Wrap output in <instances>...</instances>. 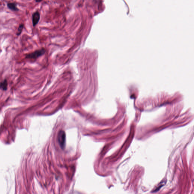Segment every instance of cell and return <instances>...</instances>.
I'll return each mask as SVG.
<instances>
[{"mask_svg":"<svg viewBox=\"0 0 194 194\" xmlns=\"http://www.w3.org/2000/svg\"><path fill=\"white\" fill-rule=\"evenodd\" d=\"M7 86H8V83H7V80L5 79L1 82V84H0V87L2 89V90L5 91L7 90Z\"/></svg>","mask_w":194,"mask_h":194,"instance_id":"cell-5","label":"cell"},{"mask_svg":"<svg viewBox=\"0 0 194 194\" xmlns=\"http://www.w3.org/2000/svg\"><path fill=\"white\" fill-rule=\"evenodd\" d=\"M7 6H8L9 8L10 9V10H12L14 11H18V9L16 7V5L15 3H8V4H7Z\"/></svg>","mask_w":194,"mask_h":194,"instance_id":"cell-4","label":"cell"},{"mask_svg":"<svg viewBox=\"0 0 194 194\" xmlns=\"http://www.w3.org/2000/svg\"><path fill=\"white\" fill-rule=\"evenodd\" d=\"M40 19V15L38 12L34 13L32 16V22L34 26L37 25Z\"/></svg>","mask_w":194,"mask_h":194,"instance_id":"cell-3","label":"cell"},{"mask_svg":"<svg viewBox=\"0 0 194 194\" xmlns=\"http://www.w3.org/2000/svg\"><path fill=\"white\" fill-rule=\"evenodd\" d=\"M42 0H36V1L37 2H41Z\"/></svg>","mask_w":194,"mask_h":194,"instance_id":"cell-7","label":"cell"},{"mask_svg":"<svg viewBox=\"0 0 194 194\" xmlns=\"http://www.w3.org/2000/svg\"><path fill=\"white\" fill-rule=\"evenodd\" d=\"M23 24H21L20 25H19V27L18 29V31H17V35H19L21 33V32H22V30H23Z\"/></svg>","mask_w":194,"mask_h":194,"instance_id":"cell-6","label":"cell"},{"mask_svg":"<svg viewBox=\"0 0 194 194\" xmlns=\"http://www.w3.org/2000/svg\"><path fill=\"white\" fill-rule=\"evenodd\" d=\"M58 141L61 148L64 149L66 145V134L64 131H60L58 133Z\"/></svg>","mask_w":194,"mask_h":194,"instance_id":"cell-1","label":"cell"},{"mask_svg":"<svg viewBox=\"0 0 194 194\" xmlns=\"http://www.w3.org/2000/svg\"><path fill=\"white\" fill-rule=\"evenodd\" d=\"M45 49H41L39 50L35 51L33 53L28 54L26 56V58L35 59L41 56H42L44 54H45Z\"/></svg>","mask_w":194,"mask_h":194,"instance_id":"cell-2","label":"cell"}]
</instances>
